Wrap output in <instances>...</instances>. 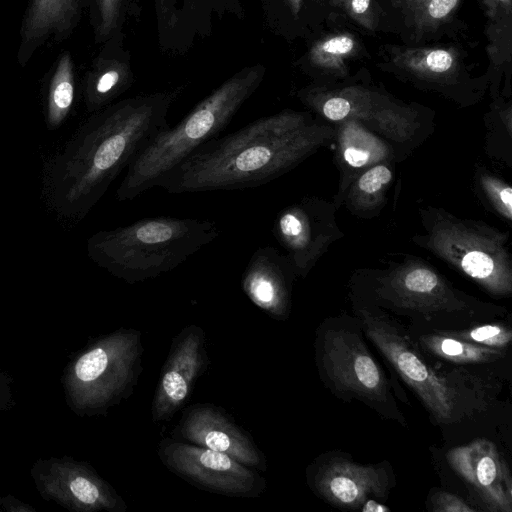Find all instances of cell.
Here are the masks:
<instances>
[{"label":"cell","mask_w":512,"mask_h":512,"mask_svg":"<svg viewBox=\"0 0 512 512\" xmlns=\"http://www.w3.org/2000/svg\"><path fill=\"white\" fill-rule=\"evenodd\" d=\"M407 329L419 350L440 363L471 368L496 365L506 360L509 352L469 343L440 330Z\"/></svg>","instance_id":"ffe728a7"},{"label":"cell","mask_w":512,"mask_h":512,"mask_svg":"<svg viewBox=\"0 0 512 512\" xmlns=\"http://www.w3.org/2000/svg\"><path fill=\"white\" fill-rule=\"evenodd\" d=\"M460 340L480 346L509 351L512 343L511 326L497 319L479 322L457 330H440Z\"/></svg>","instance_id":"d4e9b609"},{"label":"cell","mask_w":512,"mask_h":512,"mask_svg":"<svg viewBox=\"0 0 512 512\" xmlns=\"http://www.w3.org/2000/svg\"><path fill=\"white\" fill-rule=\"evenodd\" d=\"M361 512H389L390 508L376 499H368L360 508Z\"/></svg>","instance_id":"d6a6232c"},{"label":"cell","mask_w":512,"mask_h":512,"mask_svg":"<svg viewBox=\"0 0 512 512\" xmlns=\"http://www.w3.org/2000/svg\"><path fill=\"white\" fill-rule=\"evenodd\" d=\"M102 45L83 80V99L90 113L116 102L134 82L131 57L124 46V31Z\"/></svg>","instance_id":"d6986e66"},{"label":"cell","mask_w":512,"mask_h":512,"mask_svg":"<svg viewBox=\"0 0 512 512\" xmlns=\"http://www.w3.org/2000/svg\"><path fill=\"white\" fill-rule=\"evenodd\" d=\"M142 353L139 333L120 330L100 339L71 365L66 385L74 405L100 409L134 384Z\"/></svg>","instance_id":"ba28073f"},{"label":"cell","mask_w":512,"mask_h":512,"mask_svg":"<svg viewBox=\"0 0 512 512\" xmlns=\"http://www.w3.org/2000/svg\"><path fill=\"white\" fill-rule=\"evenodd\" d=\"M204 344V332L195 326L187 327L175 339L154 397L155 421L171 418L187 399L207 360Z\"/></svg>","instance_id":"5bb4252c"},{"label":"cell","mask_w":512,"mask_h":512,"mask_svg":"<svg viewBox=\"0 0 512 512\" xmlns=\"http://www.w3.org/2000/svg\"><path fill=\"white\" fill-rule=\"evenodd\" d=\"M90 0H30L20 27L17 61L25 66L48 42L66 40L78 25Z\"/></svg>","instance_id":"e0dca14e"},{"label":"cell","mask_w":512,"mask_h":512,"mask_svg":"<svg viewBox=\"0 0 512 512\" xmlns=\"http://www.w3.org/2000/svg\"><path fill=\"white\" fill-rule=\"evenodd\" d=\"M295 270L286 254L262 246L252 254L242 274L244 293L258 307L275 318L284 319L291 307Z\"/></svg>","instance_id":"2e32d148"},{"label":"cell","mask_w":512,"mask_h":512,"mask_svg":"<svg viewBox=\"0 0 512 512\" xmlns=\"http://www.w3.org/2000/svg\"><path fill=\"white\" fill-rule=\"evenodd\" d=\"M460 0H421L409 8L414 22L420 28H433L446 20L456 9Z\"/></svg>","instance_id":"4316f807"},{"label":"cell","mask_w":512,"mask_h":512,"mask_svg":"<svg viewBox=\"0 0 512 512\" xmlns=\"http://www.w3.org/2000/svg\"><path fill=\"white\" fill-rule=\"evenodd\" d=\"M291 12L297 16L302 8L303 0H286Z\"/></svg>","instance_id":"e575fe53"},{"label":"cell","mask_w":512,"mask_h":512,"mask_svg":"<svg viewBox=\"0 0 512 512\" xmlns=\"http://www.w3.org/2000/svg\"><path fill=\"white\" fill-rule=\"evenodd\" d=\"M262 64L233 74L201 100L175 126L157 132L137 153L116 190L119 201L131 200L162 180L192 152L220 136L264 79Z\"/></svg>","instance_id":"277c9868"},{"label":"cell","mask_w":512,"mask_h":512,"mask_svg":"<svg viewBox=\"0 0 512 512\" xmlns=\"http://www.w3.org/2000/svg\"><path fill=\"white\" fill-rule=\"evenodd\" d=\"M320 216L319 203L305 198L282 209L274 220V237L297 276L305 277L320 254L324 235Z\"/></svg>","instance_id":"ac0fdd59"},{"label":"cell","mask_w":512,"mask_h":512,"mask_svg":"<svg viewBox=\"0 0 512 512\" xmlns=\"http://www.w3.org/2000/svg\"><path fill=\"white\" fill-rule=\"evenodd\" d=\"M356 297L408 318V326L419 329L457 330L506 314L505 308L461 293L425 267L379 278Z\"/></svg>","instance_id":"52a82bcc"},{"label":"cell","mask_w":512,"mask_h":512,"mask_svg":"<svg viewBox=\"0 0 512 512\" xmlns=\"http://www.w3.org/2000/svg\"><path fill=\"white\" fill-rule=\"evenodd\" d=\"M176 434L191 444L226 453L245 466L265 468L250 438L213 406L196 404L187 409Z\"/></svg>","instance_id":"9a60e30c"},{"label":"cell","mask_w":512,"mask_h":512,"mask_svg":"<svg viewBox=\"0 0 512 512\" xmlns=\"http://www.w3.org/2000/svg\"><path fill=\"white\" fill-rule=\"evenodd\" d=\"M447 461L454 472L473 490L486 509L512 511V476L496 445L477 439L450 449Z\"/></svg>","instance_id":"7c38bea8"},{"label":"cell","mask_w":512,"mask_h":512,"mask_svg":"<svg viewBox=\"0 0 512 512\" xmlns=\"http://www.w3.org/2000/svg\"><path fill=\"white\" fill-rule=\"evenodd\" d=\"M354 21L366 29L374 30L377 26V14L372 0H333Z\"/></svg>","instance_id":"f1b7e54d"},{"label":"cell","mask_w":512,"mask_h":512,"mask_svg":"<svg viewBox=\"0 0 512 512\" xmlns=\"http://www.w3.org/2000/svg\"><path fill=\"white\" fill-rule=\"evenodd\" d=\"M39 489L49 498L76 511L123 510V501L85 465L53 460L37 472Z\"/></svg>","instance_id":"4fadbf2b"},{"label":"cell","mask_w":512,"mask_h":512,"mask_svg":"<svg viewBox=\"0 0 512 512\" xmlns=\"http://www.w3.org/2000/svg\"><path fill=\"white\" fill-rule=\"evenodd\" d=\"M181 89L116 101L92 115L46 165L44 190L60 215L81 221L161 129Z\"/></svg>","instance_id":"6da1fadb"},{"label":"cell","mask_w":512,"mask_h":512,"mask_svg":"<svg viewBox=\"0 0 512 512\" xmlns=\"http://www.w3.org/2000/svg\"><path fill=\"white\" fill-rule=\"evenodd\" d=\"M341 135L342 156L352 168H362L383 158V144L355 121H347Z\"/></svg>","instance_id":"603a6c76"},{"label":"cell","mask_w":512,"mask_h":512,"mask_svg":"<svg viewBox=\"0 0 512 512\" xmlns=\"http://www.w3.org/2000/svg\"><path fill=\"white\" fill-rule=\"evenodd\" d=\"M219 234L217 224L207 219L146 217L94 233L86 249L99 267L133 284L174 270Z\"/></svg>","instance_id":"5b68a950"},{"label":"cell","mask_w":512,"mask_h":512,"mask_svg":"<svg viewBox=\"0 0 512 512\" xmlns=\"http://www.w3.org/2000/svg\"><path fill=\"white\" fill-rule=\"evenodd\" d=\"M306 478L314 494L344 510H360L368 499L384 503L396 486L389 462L362 464L335 450L316 457L306 469Z\"/></svg>","instance_id":"9c48e42d"},{"label":"cell","mask_w":512,"mask_h":512,"mask_svg":"<svg viewBox=\"0 0 512 512\" xmlns=\"http://www.w3.org/2000/svg\"><path fill=\"white\" fill-rule=\"evenodd\" d=\"M89 6L96 43L102 44L123 31L127 0H90Z\"/></svg>","instance_id":"484cf974"},{"label":"cell","mask_w":512,"mask_h":512,"mask_svg":"<svg viewBox=\"0 0 512 512\" xmlns=\"http://www.w3.org/2000/svg\"><path fill=\"white\" fill-rule=\"evenodd\" d=\"M353 315L367 340L413 392L436 425H454L488 409L496 396L493 378L476 369L434 361L424 355L407 326L387 311L352 298Z\"/></svg>","instance_id":"3957f363"},{"label":"cell","mask_w":512,"mask_h":512,"mask_svg":"<svg viewBox=\"0 0 512 512\" xmlns=\"http://www.w3.org/2000/svg\"><path fill=\"white\" fill-rule=\"evenodd\" d=\"M314 359L320 380L335 397L361 402L381 418L406 426L396 398L408 404L407 397L370 350L355 316L329 317L319 324Z\"/></svg>","instance_id":"8992f818"},{"label":"cell","mask_w":512,"mask_h":512,"mask_svg":"<svg viewBox=\"0 0 512 512\" xmlns=\"http://www.w3.org/2000/svg\"><path fill=\"white\" fill-rule=\"evenodd\" d=\"M419 1H421V0H406V2H407L409 7L412 6L413 4L419 2Z\"/></svg>","instance_id":"d590c367"},{"label":"cell","mask_w":512,"mask_h":512,"mask_svg":"<svg viewBox=\"0 0 512 512\" xmlns=\"http://www.w3.org/2000/svg\"><path fill=\"white\" fill-rule=\"evenodd\" d=\"M392 179V171L383 164L375 165L361 175L357 189L363 195L380 192Z\"/></svg>","instance_id":"f546056e"},{"label":"cell","mask_w":512,"mask_h":512,"mask_svg":"<svg viewBox=\"0 0 512 512\" xmlns=\"http://www.w3.org/2000/svg\"><path fill=\"white\" fill-rule=\"evenodd\" d=\"M160 49L184 55L230 19L244 18L243 0H153Z\"/></svg>","instance_id":"8fae6325"},{"label":"cell","mask_w":512,"mask_h":512,"mask_svg":"<svg viewBox=\"0 0 512 512\" xmlns=\"http://www.w3.org/2000/svg\"><path fill=\"white\" fill-rule=\"evenodd\" d=\"M485 3L491 11H496L498 7H502L510 12L511 0H485Z\"/></svg>","instance_id":"836d02e7"},{"label":"cell","mask_w":512,"mask_h":512,"mask_svg":"<svg viewBox=\"0 0 512 512\" xmlns=\"http://www.w3.org/2000/svg\"><path fill=\"white\" fill-rule=\"evenodd\" d=\"M159 456L174 474L210 492L256 497L264 488L263 478L223 452L165 439L160 444Z\"/></svg>","instance_id":"30bf717a"},{"label":"cell","mask_w":512,"mask_h":512,"mask_svg":"<svg viewBox=\"0 0 512 512\" xmlns=\"http://www.w3.org/2000/svg\"><path fill=\"white\" fill-rule=\"evenodd\" d=\"M429 510L433 512H475L478 509L456 494L436 491L430 496Z\"/></svg>","instance_id":"4dcf8cb0"},{"label":"cell","mask_w":512,"mask_h":512,"mask_svg":"<svg viewBox=\"0 0 512 512\" xmlns=\"http://www.w3.org/2000/svg\"><path fill=\"white\" fill-rule=\"evenodd\" d=\"M75 98V66L71 54L62 52L49 80L46 99V124L58 128L67 118Z\"/></svg>","instance_id":"44dd1931"},{"label":"cell","mask_w":512,"mask_h":512,"mask_svg":"<svg viewBox=\"0 0 512 512\" xmlns=\"http://www.w3.org/2000/svg\"><path fill=\"white\" fill-rule=\"evenodd\" d=\"M360 92L358 89L347 88L328 97L321 102V113L329 120L336 122L353 116L357 111L355 104L358 102L356 99Z\"/></svg>","instance_id":"83f0119b"},{"label":"cell","mask_w":512,"mask_h":512,"mask_svg":"<svg viewBox=\"0 0 512 512\" xmlns=\"http://www.w3.org/2000/svg\"><path fill=\"white\" fill-rule=\"evenodd\" d=\"M485 186L489 189L494 202L504 215L511 219L512 212V190L510 186L502 185L494 180H486Z\"/></svg>","instance_id":"1f68e13d"},{"label":"cell","mask_w":512,"mask_h":512,"mask_svg":"<svg viewBox=\"0 0 512 512\" xmlns=\"http://www.w3.org/2000/svg\"><path fill=\"white\" fill-rule=\"evenodd\" d=\"M322 132L292 110L261 117L198 147L159 187L181 194L264 185L300 164L320 144Z\"/></svg>","instance_id":"7a4b0ae2"},{"label":"cell","mask_w":512,"mask_h":512,"mask_svg":"<svg viewBox=\"0 0 512 512\" xmlns=\"http://www.w3.org/2000/svg\"><path fill=\"white\" fill-rule=\"evenodd\" d=\"M357 50V41L349 33L335 34L316 42L310 52V62L317 67L345 72V60Z\"/></svg>","instance_id":"cb8c5ba5"},{"label":"cell","mask_w":512,"mask_h":512,"mask_svg":"<svg viewBox=\"0 0 512 512\" xmlns=\"http://www.w3.org/2000/svg\"><path fill=\"white\" fill-rule=\"evenodd\" d=\"M395 63L412 73L427 78H441L455 72L458 56L454 50L418 48L402 52Z\"/></svg>","instance_id":"7402d4cb"}]
</instances>
